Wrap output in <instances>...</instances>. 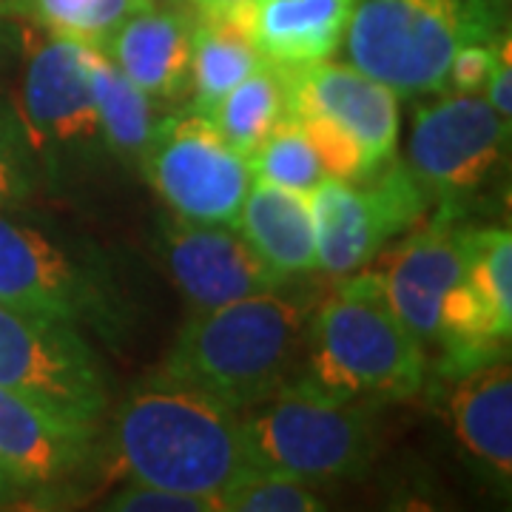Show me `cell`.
Wrapping results in <instances>:
<instances>
[{"label": "cell", "instance_id": "obj_18", "mask_svg": "<svg viewBox=\"0 0 512 512\" xmlns=\"http://www.w3.org/2000/svg\"><path fill=\"white\" fill-rule=\"evenodd\" d=\"M450 421L458 444L498 481L512 476V370L495 359L453 379Z\"/></svg>", "mask_w": 512, "mask_h": 512}, {"label": "cell", "instance_id": "obj_11", "mask_svg": "<svg viewBox=\"0 0 512 512\" xmlns=\"http://www.w3.org/2000/svg\"><path fill=\"white\" fill-rule=\"evenodd\" d=\"M92 49L83 40L46 32L26 52L18 117L37 160L103 140L92 92Z\"/></svg>", "mask_w": 512, "mask_h": 512}, {"label": "cell", "instance_id": "obj_6", "mask_svg": "<svg viewBox=\"0 0 512 512\" xmlns=\"http://www.w3.org/2000/svg\"><path fill=\"white\" fill-rule=\"evenodd\" d=\"M140 165L168 211L185 222L234 225L254 185L251 160L191 109L157 120Z\"/></svg>", "mask_w": 512, "mask_h": 512}, {"label": "cell", "instance_id": "obj_8", "mask_svg": "<svg viewBox=\"0 0 512 512\" xmlns=\"http://www.w3.org/2000/svg\"><path fill=\"white\" fill-rule=\"evenodd\" d=\"M373 183L325 177L308 194L316 231V271L348 276L362 271L393 237L410 231L433 208L430 194L404 163L382 165Z\"/></svg>", "mask_w": 512, "mask_h": 512}, {"label": "cell", "instance_id": "obj_30", "mask_svg": "<svg viewBox=\"0 0 512 512\" xmlns=\"http://www.w3.org/2000/svg\"><path fill=\"white\" fill-rule=\"evenodd\" d=\"M484 100L493 106L504 120H512V63H510V37L507 32L498 37V55L493 72L484 83Z\"/></svg>", "mask_w": 512, "mask_h": 512}, {"label": "cell", "instance_id": "obj_13", "mask_svg": "<svg viewBox=\"0 0 512 512\" xmlns=\"http://www.w3.org/2000/svg\"><path fill=\"white\" fill-rule=\"evenodd\" d=\"M288 117L316 114L342 126L365 148L373 168L393 160L399 137V97L350 63L316 60L282 66Z\"/></svg>", "mask_w": 512, "mask_h": 512}, {"label": "cell", "instance_id": "obj_5", "mask_svg": "<svg viewBox=\"0 0 512 512\" xmlns=\"http://www.w3.org/2000/svg\"><path fill=\"white\" fill-rule=\"evenodd\" d=\"M248 470L305 484L365 476L379 450L373 402L333 399L305 379L239 413Z\"/></svg>", "mask_w": 512, "mask_h": 512}, {"label": "cell", "instance_id": "obj_2", "mask_svg": "<svg viewBox=\"0 0 512 512\" xmlns=\"http://www.w3.org/2000/svg\"><path fill=\"white\" fill-rule=\"evenodd\" d=\"M308 319V302L279 291L191 311L160 373L242 413L296 379Z\"/></svg>", "mask_w": 512, "mask_h": 512}, {"label": "cell", "instance_id": "obj_1", "mask_svg": "<svg viewBox=\"0 0 512 512\" xmlns=\"http://www.w3.org/2000/svg\"><path fill=\"white\" fill-rule=\"evenodd\" d=\"M109 458L128 481L208 498L248 470L239 410L163 373L137 384L117 404Z\"/></svg>", "mask_w": 512, "mask_h": 512}, {"label": "cell", "instance_id": "obj_24", "mask_svg": "<svg viewBox=\"0 0 512 512\" xmlns=\"http://www.w3.org/2000/svg\"><path fill=\"white\" fill-rule=\"evenodd\" d=\"M248 160H251L254 180L299 191V194H311L313 188L328 177L311 137L305 134V128L288 117L265 137V143L256 148Z\"/></svg>", "mask_w": 512, "mask_h": 512}, {"label": "cell", "instance_id": "obj_23", "mask_svg": "<svg viewBox=\"0 0 512 512\" xmlns=\"http://www.w3.org/2000/svg\"><path fill=\"white\" fill-rule=\"evenodd\" d=\"M154 0H0V15L35 20L46 32L103 46L106 37Z\"/></svg>", "mask_w": 512, "mask_h": 512}, {"label": "cell", "instance_id": "obj_12", "mask_svg": "<svg viewBox=\"0 0 512 512\" xmlns=\"http://www.w3.org/2000/svg\"><path fill=\"white\" fill-rule=\"evenodd\" d=\"M165 271L191 311L220 308L256 293L282 291L288 282L271 271L234 225L174 220L165 225Z\"/></svg>", "mask_w": 512, "mask_h": 512}, {"label": "cell", "instance_id": "obj_15", "mask_svg": "<svg viewBox=\"0 0 512 512\" xmlns=\"http://www.w3.org/2000/svg\"><path fill=\"white\" fill-rule=\"evenodd\" d=\"M467 239L470 228L456 225V217L439 214L424 231L404 239L382 274L399 319L424 350L436 339L441 296L464 276Z\"/></svg>", "mask_w": 512, "mask_h": 512}, {"label": "cell", "instance_id": "obj_22", "mask_svg": "<svg viewBox=\"0 0 512 512\" xmlns=\"http://www.w3.org/2000/svg\"><path fill=\"white\" fill-rule=\"evenodd\" d=\"M92 92L103 143L114 154L140 163L157 126L154 100L140 92L97 46L92 49Z\"/></svg>", "mask_w": 512, "mask_h": 512}, {"label": "cell", "instance_id": "obj_16", "mask_svg": "<svg viewBox=\"0 0 512 512\" xmlns=\"http://www.w3.org/2000/svg\"><path fill=\"white\" fill-rule=\"evenodd\" d=\"M191 37L194 20L185 12L151 3L128 15L100 52L154 103H174L191 83Z\"/></svg>", "mask_w": 512, "mask_h": 512}, {"label": "cell", "instance_id": "obj_29", "mask_svg": "<svg viewBox=\"0 0 512 512\" xmlns=\"http://www.w3.org/2000/svg\"><path fill=\"white\" fill-rule=\"evenodd\" d=\"M501 37V35H498ZM498 37L490 43H464L447 69V89L456 94H481L484 83L493 72L498 55Z\"/></svg>", "mask_w": 512, "mask_h": 512}, {"label": "cell", "instance_id": "obj_28", "mask_svg": "<svg viewBox=\"0 0 512 512\" xmlns=\"http://www.w3.org/2000/svg\"><path fill=\"white\" fill-rule=\"evenodd\" d=\"M100 507L117 512H220L217 498L174 493V490L143 484V481H128L126 487L111 493L106 504Z\"/></svg>", "mask_w": 512, "mask_h": 512}, {"label": "cell", "instance_id": "obj_21", "mask_svg": "<svg viewBox=\"0 0 512 512\" xmlns=\"http://www.w3.org/2000/svg\"><path fill=\"white\" fill-rule=\"evenodd\" d=\"M285 117L288 103L282 66L268 60H262L245 80H239L208 114L214 128L245 157H251Z\"/></svg>", "mask_w": 512, "mask_h": 512}, {"label": "cell", "instance_id": "obj_32", "mask_svg": "<svg viewBox=\"0 0 512 512\" xmlns=\"http://www.w3.org/2000/svg\"><path fill=\"white\" fill-rule=\"evenodd\" d=\"M15 493H18V490H15V487L9 484V478L0 473V501H6L9 495H15Z\"/></svg>", "mask_w": 512, "mask_h": 512}, {"label": "cell", "instance_id": "obj_25", "mask_svg": "<svg viewBox=\"0 0 512 512\" xmlns=\"http://www.w3.org/2000/svg\"><path fill=\"white\" fill-rule=\"evenodd\" d=\"M464 276L501 325L512 328V234L510 228H470Z\"/></svg>", "mask_w": 512, "mask_h": 512}, {"label": "cell", "instance_id": "obj_9", "mask_svg": "<svg viewBox=\"0 0 512 512\" xmlns=\"http://www.w3.org/2000/svg\"><path fill=\"white\" fill-rule=\"evenodd\" d=\"M507 146L510 120L484 94H441L416 109L404 165L439 202V214L456 217L458 205L493 180Z\"/></svg>", "mask_w": 512, "mask_h": 512}, {"label": "cell", "instance_id": "obj_31", "mask_svg": "<svg viewBox=\"0 0 512 512\" xmlns=\"http://www.w3.org/2000/svg\"><path fill=\"white\" fill-rule=\"evenodd\" d=\"M197 6L200 15H217V12H231V9H239L245 6L248 0H191Z\"/></svg>", "mask_w": 512, "mask_h": 512}, {"label": "cell", "instance_id": "obj_3", "mask_svg": "<svg viewBox=\"0 0 512 512\" xmlns=\"http://www.w3.org/2000/svg\"><path fill=\"white\" fill-rule=\"evenodd\" d=\"M299 379L333 399L404 402L427 376V350L404 328L382 274L339 276L308 319Z\"/></svg>", "mask_w": 512, "mask_h": 512}, {"label": "cell", "instance_id": "obj_7", "mask_svg": "<svg viewBox=\"0 0 512 512\" xmlns=\"http://www.w3.org/2000/svg\"><path fill=\"white\" fill-rule=\"evenodd\" d=\"M0 387L83 424L109 407L100 362L86 339L55 316L0 302Z\"/></svg>", "mask_w": 512, "mask_h": 512}, {"label": "cell", "instance_id": "obj_19", "mask_svg": "<svg viewBox=\"0 0 512 512\" xmlns=\"http://www.w3.org/2000/svg\"><path fill=\"white\" fill-rule=\"evenodd\" d=\"M234 228L285 282L316 271V231L308 194L254 180Z\"/></svg>", "mask_w": 512, "mask_h": 512}, {"label": "cell", "instance_id": "obj_27", "mask_svg": "<svg viewBox=\"0 0 512 512\" xmlns=\"http://www.w3.org/2000/svg\"><path fill=\"white\" fill-rule=\"evenodd\" d=\"M18 111L0 97V211L35 194L37 163Z\"/></svg>", "mask_w": 512, "mask_h": 512}, {"label": "cell", "instance_id": "obj_20", "mask_svg": "<svg viewBox=\"0 0 512 512\" xmlns=\"http://www.w3.org/2000/svg\"><path fill=\"white\" fill-rule=\"evenodd\" d=\"M262 63L234 12L200 15L191 37V111L208 117L225 94Z\"/></svg>", "mask_w": 512, "mask_h": 512}, {"label": "cell", "instance_id": "obj_17", "mask_svg": "<svg viewBox=\"0 0 512 512\" xmlns=\"http://www.w3.org/2000/svg\"><path fill=\"white\" fill-rule=\"evenodd\" d=\"M356 0H248L231 9L262 60L305 66L342 49Z\"/></svg>", "mask_w": 512, "mask_h": 512}, {"label": "cell", "instance_id": "obj_14", "mask_svg": "<svg viewBox=\"0 0 512 512\" xmlns=\"http://www.w3.org/2000/svg\"><path fill=\"white\" fill-rule=\"evenodd\" d=\"M94 456V424L0 387V473L15 490H52L69 484Z\"/></svg>", "mask_w": 512, "mask_h": 512}, {"label": "cell", "instance_id": "obj_4", "mask_svg": "<svg viewBox=\"0 0 512 512\" xmlns=\"http://www.w3.org/2000/svg\"><path fill=\"white\" fill-rule=\"evenodd\" d=\"M501 0H356L342 49L359 72L396 97L447 92L450 60L464 43L504 35Z\"/></svg>", "mask_w": 512, "mask_h": 512}, {"label": "cell", "instance_id": "obj_33", "mask_svg": "<svg viewBox=\"0 0 512 512\" xmlns=\"http://www.w3.org/2000/svg\"><path fill=\"white\" fill-rule=\"evenodd\" d=\"M0 46H3V37H0Z\"/></svg>", "mask_w": 512, "mask_h": 512}, {"label": "cell", "instance_id": "obj_26", "mask_svg": "<svg viewBox=\"0 0 512 512\" xmlns=\"http://www.w3.org/2000/svg\"><path fill=\"white\" fill-rule=\"evenodd\" d=\"M220 512H316L325 510L319 493L305 481L274 473L245 470L220 495Z\"/></svg>", "mask_w": 512, "mask_h": 512}, {"label": "cell", "instance_id": "obj_10", "mask_svg": "<svg viewBox=\"0 0 512 512\" xmlns=\"http://www.w3.org/2000/svg\"><path fill=\"white\" fill-rule=\"evenodd\" d=\"M0 302L55 316L69 325L117 328L114 296L103 274L43 231L0 214Z\"/></svg>", "mask_w": 512, "mask_h": 512}]
</instances>
